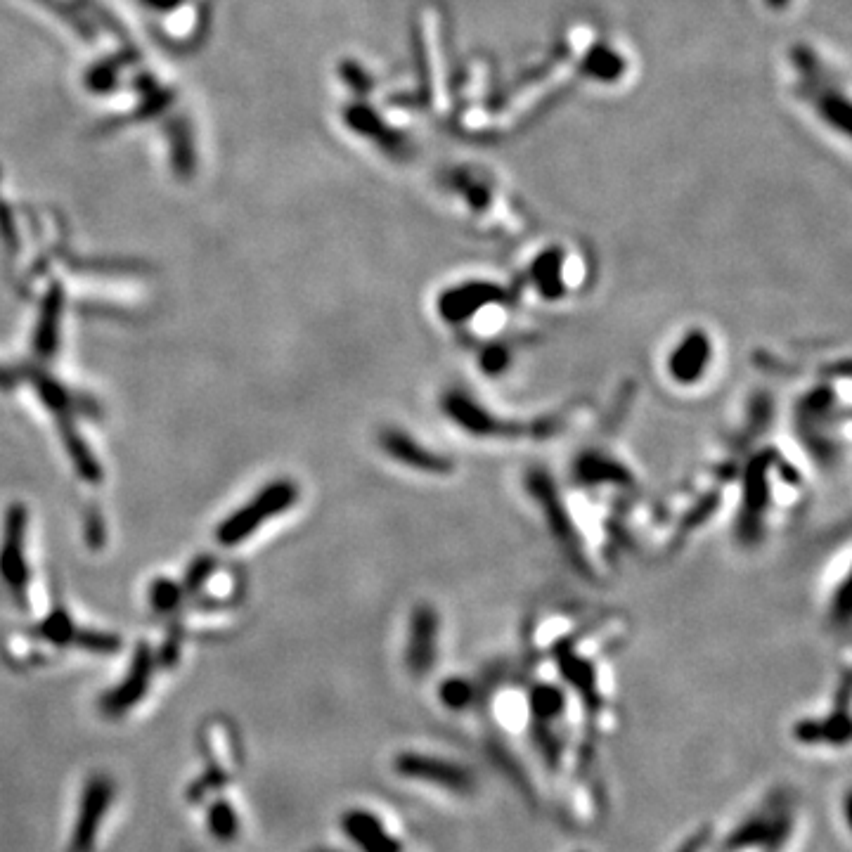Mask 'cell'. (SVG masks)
Returning a JSON list of instances; mask_svg holds the SVG:
<instances>
[{
    "label": "cell",
    "instance_id": "277c9868",
    "mask_svg": "<svg viewBox=\"0 0 852 852\" xmlns=\"http://www.w3.org/2000/svg\"><path fill=\"white\" fill-rule=\"evenodd\" d=\"M379 445H382L386 457L396 462L398 467L415 471L419 476L438 479V476H450L457 469L453 457L431 448L424 438L410 434L405 429H398V426L384 429L382 436H379Z\"/></svg>",
    "mask_w": 852,
    "mask_h": 852
},
{
    "label": "cell",
    "instance_id": "8992f818",
    "mask_svg": "<svg viewBox=\"0 0 852 852\" xmlns=\"http://www.w3.org/2000/svg\"><path fill=\"white\" fill-rule=\"evenodd\" d=\"M294 497H296V488L289 486V483H277V486L268 488L266 493L258 497L254 505L244 509L242 514H237L235 519L228 521V524L221 528V540L235 542L244 538V535L251 533V528H254L258 521L268 519V516L280 512L282 507L292 505Z\"/></svg>",
    "mask_w": 852,
    "mask_h": 852
},
{
    "label": "cell",
    "instance_id": "6da1fadb",
    "mask_svg": "<svg viewBox=\"0 0 852 852\" xmlns=\"http://www.w3.org/2000/svg\"><path fill=\"white\" fill-rule=\"evenodd\" d=\"M441 325L474 339L471 344L505 337L507 320L514 318V296L500 282L462 280L438 292L434 301Z\"/></svg>",
    "mask_w": 852,
    "mask_h": 852
},
{
    "label": "cell",
    "instance_id": "5b68a950",
    "mask_svg": "<svg viewBox=\"0 0 852 852\" xmlns=\"http://www.w3.org/2000/svg\"><path fill=\"white\" fill-rule=\"evenodd\" d=\"M438 637H441L438 611L431 604H417L408 628V666L412 673L422 675L431 668V661L438 654Z\"/></svg>",
    "mask_w": 852,
    "mask_h": 852
},
{
    "label": "cell",
    "instance_id": "3957f363",
    "mask_svg": "<svg viewBox=\"0 0 852 852\" xmlns=\"http://www.w3.org/2000/svg\"><path fill=\"white\" fill-rule=\"evenodd\" d=\"M526 287L538 301L557 306L585 287V268L571 251L547 249L528 263Z\"/></svg>",
    "mask_w": 852,
    "mask_h": 852
},
{
    "label": "cell",
    "instance_id": "7a4b0ae2",
    "mask_svg": "<svg viewBox=\"0 0 852 852\" xmlns=\"http://www.w3.org/2000/svg\"><path fill=\"white\" fill-rule=\"evenodd\" d=\"M715 365H718V344L713 334L706 327H689L668 348L663 370L670 384L692 391L708 382Z\"/></svg>",
    "mask_w": 852,
    "mask_h": 852
}]
</instances>
